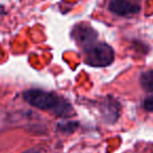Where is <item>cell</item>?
<instances>
[{
    "label": "cell",
    "instance_id": "9",
    "mask_svg": "<svg viewBox=\"0 0 153 153\" xmlns=\"http://www.w3.org/2000/svg\"><path fill=\"white\" fill-rule=\"evenodd\" d=\"M24 153H39V152L36 150H30V151H26V152H24Z\"/></svg>",
    "mask_w": 153,
    "mask_h": 153
},
{
    "label": "cell",
    "instance_id": "2",
    "mask_svg": "<svg viewBox=\"0 0 153 153\" xmlns=\"http://www.w3.org/2000/svg\"><path fill=\"white\" fill-rule=\"evenodd\" d=\"M85 51V63L94 67H106L114 60V51L106 43H94Z\"/></svg>",
    "mask_w": 153,
    "mask_h": 153
},
{
    "label": "cell",
    "instance_id": "6",
    "mask_svg": "<svg viewBox=\"0 0 153 153\" xmlns=\"http://www.w3.org/2000/svg\"><path fill=\"white\" fill-rule=\"evenodd\" d=\"M140 86L147 91H153V69L142 72L140 76Z\"/></svg>",
    "mask_w": 153,
    "mask_h": 153
},
{
    "label": "cell",
    "instance_id": "5",
    "mask_svg": "<svg viewBox=\"0 0 153 153\" xmlns=\"http://www.w3.org/2000/svg\"><path fill=\"white\" fill-rule=\"evenodd\" d=\"M102 114L106 121L114 123L120 117V103L112 97L106 98L102 104Z\"/></svg>",
    "mask_w": 153,
    "mask_h": 153
},
{
    "label": "cell",
    "instance_id": "4",
    "mask_svg": "<svg viewBox=\"0 0 153 153\" xmlns=\"http://www.w3.org/2000/svg\"><path fill=\"white\" fill-rule=\"evenodd\" d=\"M140 9V0H110L108 3V10L117 16L137 14Z\"/></svg>",
    "mask_w": 153,
    "mask_h": 153
},
{
    "label": "cell",
    "instance_id": "3",
    "mask_svg": "<svg viewBox=\"0 0 153 153\" xmlns=\"http://www.w3.org/2000/svg\"><path fill=\"white\" fill-rule=\"evenodd\" d=\"M71 37L80 46H83L86 49L96 43L98 34L88 24L81 23L74 27L71 32Z\"/></svg>",
    "mask_w": 153,
    "mask_h": 153
},
{
    "label": "cell",
    "instance_id": "8",
    "mask_svg": "<svg viewBox=\"0 0 153 153\" xmlns=\"http://www.w3.org/2000/svg\"><path fill=\"white\" fill-rule=\"evenodd\" d=\"M144 108L147 111L153 112V96H150L144 101Z\"/></svg>",
    "mask_w": 153,
    "mask_h": 153
},
{
    "label": "cell",
    "instance_id": "1",
    "mask_svg": "<svg viewBox=\"0 0 153 153\" xmlns=\"http://www.w3.org/2000/svg\"><path fill=\"white\" fill-rule=\"evenodd\" d=\"M23 99L35 108L53 111L58 117H69L72 114L70 104L61 97L41 89H30L23 92Z\"/></svg>",
    "mask_w": 153,
    "mask_h": 153
},
{
    "label": "cell",
    "instance_id": "7",
    "mask_svg": "<svg viewBox=\"0 0 153 153\" xmlns=\"http://www.w3.org/2000/svg\"><path fill=\"white\" fill-rule=\"evenodd\" d=\"M78 127V124L74 122H65V123H61L58 125V130L61 132H65V133H70V132L74 131Z\"/></svg>",
    "mask_w": 153,
    "mask_h": 153
}]
</instances>
